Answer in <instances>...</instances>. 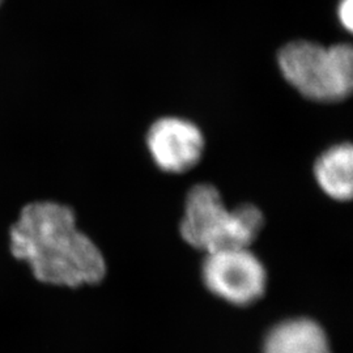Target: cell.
I'll use <instances>...</instances> for the list:
<instances>
[{"instance_id": "1", "label": "cell", "mask_w": 353, "mask_h": 353, "mask_svg": "<svg viewBox=\"0 0 353 353\" xmlns=\"http://www.w3.org/2000/svg\"><path fill=\"white\" fill-rule=\"evenodd\" d=\"M11 250L46 284L75 288L106 275L100 249L77 229L74 211L59 203L26 205L11 230Z\"/></svg>"}, {"instance_id": "2", "label": "cell", "mask_w": 353, "mask_h": 353, "mask_svg": "<svg viewBox=\"0 0 353 353\" xmlns=\"http://www.w3.org/2000/svg\"><path fill=\"white\" fill-rule=\"evenodd\" d=\"M265 224L262 211L242 204L229 210L212 185L201 183L190 190L179 232L190 246L208 252L249 248Z\"/></svg>"}, {"instance_id": "3", "label": "cell", "mask_w": 353, "mask_h": 353, "mask_svg": "<svg viewBox=\"0 0 353 353\" xmlns=\"http://www.w3.org/2000/svg\"><path fill=\"white\" fill-rule=\"evenodd\" d=\"M279 67L287 81L309 100L336 102L353 88V50L348 43L325 48L294 41L279 52Z\"/></svg>"}, {"instance_id": "4", "label": "cell", "mask_w": 353, "mask_h": 353, "mask_svg": "<svg viewBox=\"0 0 353 353\" xmlns=\"http://www.w3.org/2000/svg\"><path fill=\"white\" fill-rule=\"evenodd\" d=\"M202 278L216 297L236 306L256 303L267 287V271L249 248H233L205 254Z\"/></svg>"}, {"instance_id": "5", "label": "cell", "mask_w": 353, "mask_h": 353, "mask_svg": "<svg viewBox=\"0 0 353 353\" xmlns=\"http://www.w3.org/2000/svg\"><path fill=\"white\" fill-rule=\"evenodd\" d=\"M147 145L154 164L166 173H185L202 159L204 138L192 122L166 117L156 121L147 135Z\"/></svg>"}, {"instance_id": "6", "label": "cell", "mask_w": 353, "mask_h": 353, "mask_svg": "<svg viewBox=\"0 0 353 353\" xmlns=\"http://www.w3.org/2000/svg\"><path fill=\"white\" fill-rule=\"evenodd\" d=\"M263 353H331L325 330L309 318H292L271 328Z\"/></svg>"}, {"instance_id": "7", "label": "cell", "mask_w": 353, "mask_h": 353, "mask_svg": "<svg viewBox=\"0 0 353 353\" xmlns=\"http://www.w3.org/2000/svg\"><path fill=\"white\" fill-rule=\"evenodd\" d=\"M352 145L338 144L323 152L314 165L319 188L331 199L345 202L352 198Z\"/></svg>"}, {"instance_id": "8", "label": "cell", "mask_w": 353, "mask_h": 353, "mask_svg": "<svg viewBox=\"0 0 353 353\" xmlns=\"http://www.w3.org/2000/svg\"><path fill=\"white\" fill-rule=\"evenodd\" d=\"M338 14L343 26L352 32L353 29V0H341L338 8Z\"/></svg>"}, {"instance_id": "9", "label": "cell", "mask_w": 353, "mask_h": 353, "mask_svg": "<svg viewBox=\"0 0 353 353\" xmlns=\"http://www.w3.org/2000/svg\"><path fill=\"white\" fill-rule=\"evenodd\" d=\"M0 3H1V0H0Z\"/></svg>"}]
</instances>
